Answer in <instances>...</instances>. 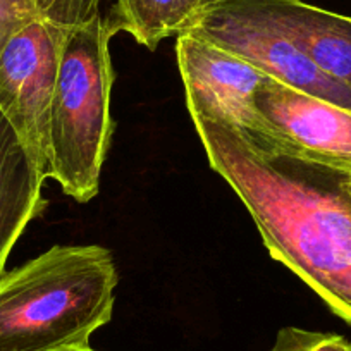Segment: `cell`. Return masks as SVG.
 Here are the masks:
<instances>
[{"label":"cell","instance_id":"cell-14","mask_svg":"<svg viewBox=\"0 0 351 351\" xmlns=\"http://www.w3.org/2000/svg\"><path fill=\"white\" fill-rule=\"evenodd\" d=\"M219 2H228V0H210V4H208V5H212V4H219Z\"/></svg>","mask_w":351,"mask_h":351},{"label":"cell","instance_id":"cell-11","mask_svg":"<svg viewBox=\"0 0 351 351\" xmlns=\"http://www.w3.org/2000/svg\"><path fill=\"white\" fill-rule=\"evenodd\" d=\"M271 351H351V343L337 334L282 327Z\"/></svg>","mask_w":351,"mask_h":351},{"label":"cell","instance_id":"cell-8","mask_svg":"<svg viewBox=\"0 0 351 351\" xmlns=\"http://www.w3.org/2000/svg\"><path fill=\"white\" fill-rule=\"evenodd\" d=\"M320 71L351 88V18L303 0H246Z\"/></svg>","mask_w":351,"mask_h":351},{"label":"cell","instance_id":"cell-1","mask_svg":"<svg viewBox=\"0 0 351 351\" xmlns=\"http://www.w3.org/2000/svg\"><path fill=\"white\" fill-rule=\"evenodd\" d=\"M210 167L243 202L272 258L351 326V176L205 114Z\"/></svg>","mask_w":351,"mask_h":351},{"label":"cell","instance_id":"cell-13","mask_svg":"<svg viewBox=\"0 0 351 351\" xmlns=\"http://www.w3.org/2000/svg\"><path fill=\"white\" fill-rule=\"evenodd\" d=\"M59 351H95L93 348H76V350H59Z\"/></svg>","mask_w":351,"mask_h":351},{"label":"cell","instance_id":"cell-7","mask_svg":"<svg viewBox=\"0 0 351 351\" xmlns=\"http://www.w3.org/2000/svg\"><path fill=\"white\" fill-rule=\"evenodd\" d=\"M256 109L269 140L296 155L351 176V110L308 95L267 76Z\"/></svg>","mask_w":351,"mask_h":351},{"label":"cell","instance_id":"cell-4","mask_svg":"<svg viewBox=\"0 0 351 351\" xmlns=\"http://www.w3.org/2000/svg\"><path fill=\"white\" fill-rule=\"evenodd\" d=\"M102 0H47L0 53V112L49 180V119L64 43L71 28Z\"/></svg>","mask_w":351,"mask_h":351},{"label":"cell","instance_id":"cell-15","mask_svg":"<svg viewBox=\"0 0 351 351\" xmlns=\"http://www.w3.org/2000/svg\"><path fill=\"white\" fill-rule=\"evenodd\" d=\"M36 2H38V4H43V2H47V0H36Z\"/></svg>","mask_w":351,"mask_h":351},{"label":"cell","instance_id":"cell-3","mask_svg":"<svg viewBox=\"0 0 351 351\" xmlns=\"http://www.w3.org/2000/svg\"><path fill=\"white\" fill-rule=\"evenodd\" d=\"M116 33L99 5L71 28L60 57L49 119V178L80 204L99 193L112 138L116 76L109 43Z\"/></svg>","mask_w":351,"mask_h":351},{"label":"cell","instance_id":"cell-9","mask_svg":"<svg viewBox=\"0 0 351 351\" xmlns=\"http://www.w3.org/2000/svg\"><path fill=\"white\" fill-rule=\"evenodd\" d=\"M43 183L45 178L0 112V278L18 239L45 208Z\"/></svg>","mask_w":351,"mask_h":351},{"label":"cell","instance_id":"cell-5","mask_svg":"<svg viewBox=\"0 0 351 351\" xmlns=\"http://www.w3.org/2000/svg\"><path fill=\"white\" fill-rule=\"evenodd\" d=\"M186 33L207 40L298 92L351 110V88L330 77L246 0L208 5Z\"/></svg>","mask_w":351,"mask_h":351},{"label":"cell","instance_id":"cell-2","mask_svg":"<svg viewBox=\"0 0 351 351\" xmlns=\"http://www.w3.org/2000/svg\"><path fill=\"white\" fill-rule=\"evenodd\" d=\"M119 282L109 250L57 245L0 278V351L90 348Z\"/></svg>","mask_w":351,"mask_h":351},{"label":"cell","instance_id":"cell-6","mask_svg":"<svg viewBox=\"0 0 351 351\" xmlns=\"http://www.w3.org/2000/svg\"><path fill=\"white\" fill-rule=\"evenodd\" d=\"M176 38L188 112L205 114L246 133L269 138L267 123L256 109V92L267 74L190 33Z\"/></svg>","mask_w":351,"mask_h":351},{"label":"cell","instance_id":"cell-10","mask_svg":"<svg viewBox=\"0 0 351 351\" xmlns=\"http://www.w3.org/2000/svg\"><path fill=\"white\" fill-rule=\"evenodd\" d=\"M210 0H114L109 16L116 32L155 50L162 40L193 28Z\"/></svg>","mask_w":351,"mask_h":351},{"label":"cell","instance_id":"cell-12","mask_svg":"<svg viewBox=\"0 0 351 351\" xmlns=\"http://www.w3.org/2000/svg\"><path fill=\"white\" fill-rule=\"evenodd\" d=\"M42 11L43 4L36 0H0V53L9 40Z\"/></svg>","mask_w":351,"mask_h":351}]
</instances>
